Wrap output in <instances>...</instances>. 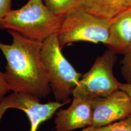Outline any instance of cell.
Wrapping results in <instances>:
<instances>
[{
    "label": "cell",
    "instance_id": "3957f363",
    "mask_svg": "<svg viewBox=\"0 0 131 131\" xmlns=\"http://www.w3.org/2000/svg\"><path fill=\"white\" fill-rule=\"evenodd\" d=\"M61 50L54 34L42 42L41 54L56 101L68 104L82 74L66 58Z\"/></svg>",
    "mask_w": 131,
    "mask_h": 131
},
{
    "label": "cell",
    "instance_id": "ba28073f",
    "mask_svg": "<svg viewBox=\"0 0 131 131\" xmlns=\"http://www.w3.org/2000/svg\"><path fill=\"white\" fill-rule=\"evenodd\" d=\"M55 114L56 131H72L90 126L92 122V100L73 97L69 107L57 111Z\"/></svg>",
    "mask_w": 131,
    "mask_h": 131
},
{
    "label": "cell",
    "instance_id": "4fadbf2b",
    "mask_svg": "<svg viewBox=\"0 0 131 131\" xmlns=\"http://www.w3.org/2000/svg\"><path fill=\"white\" fill-rule=\"evenodd\" d=\"M124 55L122 62V73L126 83L131 84V50Z\"/></svg>",
    "mask_w": 131,
    "mask_h": 131
},
{
    "label": "cell",
    "instance_id": "e0dca14e",
    "mask_svg": "<svg viewBox=\"0 0 131 131\" xmlns=\"http://www.w3.org/2000/svg\"></svg>",
    "mask_w": 131,
    "mask_h": 131
},
{
    "label": "cell",
    "instance_id": "7a4b0ae2",
    "mask_svg": "<svg viewBox=\"0 0 131 131\" xmlns=\"http://www.w3.org/2000/svg\"><path fill=\"white\" fill-rule=\"evenodd\" d=\"M64 17L53 14L42 0H29L20 8L12 10L0 21V29L12 30L43 42L57 33Z\"/></svg>",
    "mask_w": 131,
    "mask_h": 131
},
{
    "label": "cell",
    "instance_id": "8992f818",
    "mask_svg": "<svg viewBox=\"0 0 131 131\" xmlns=\"http://www.w3.org/2000/svg\"><path fill=\"white\" fill-rule=\"evenodd\" d=\"M65 104L56 101L43 104L33 95L13 92L0 100V121L7 109H18L23 110L28 117L31 124L29 131H38L41 123L51 118L58 109Z\"/></svg>",
    "mask_w": 131,
    "mask_h": 131
},
{
    "label": "cell",
    "instance_id": "5b68a950",
    "mask_svg": "<svg viewBox=\"0 0 131 131\" xmlns=\"http://www.w3.org/2000/svg\"><path fill=\"white\" fill-rule=\"evenodd\" d=\"M117 53L108 49L95 60L86 73L82 75L73 91V96L93 100L106 97L119 89L121 83L115 77L113 68Z\"/></svg>",
    "mask_w": 131,
    "mask_h": 131
},
{
    "label": "cell",
    "instance_id": "277c9868",
    "mask_svg": "<svg viewBox=\"0 0 131 131\" xmlns=\"http://www.w3.org/2000/svg\"><path fill=\"white\" fill-rule=\"evenodd\" d=\"M111 19H105L76 8L64 17L56 34L62 49L74 42L84 41L107 45Z\"/></svg>",
    "mask_w": 131,
    "mask_h": 131
},
{
    "label": "cell",
    "instance_id": "52a82bcc",
    "mask_svg": "<svg viewBox=\"0 0 131 131\" xmlns=\"http://www.w3.org/2000/svg\"><path fill=\"white\" fill-rule=\"evenodd\" d=\"M92 107V122L90 126L106 125L131 115V99L121 89L106 97L93 99Z\"/></svg>",
    "mask_w": 131,
    "mask_h": 131
},
{
    "label": "cell",
    "instance_id": "6da1fadb",
    "mask_svg": "<svg viewBox=\"0 0 131 131\" xmlns=\"http://www.w3.org/2000/svg\"><path fill=\"white\" fill-rule=\"evenodd\" d=\"M11 44L0 42V50L6 60L5 79L13 92L28 94L39 99L52 91L49 77L42 60V42L25 38L12 30Z\"/></svg>",
    "mask_w": 131,
    "mask_h": 131
},
{
    "label": "cell",
    "instance_id": "ac0fdd59",
    "mask_svg": "<svg viewBox=\"0 0 131 131\" xmlns=\"http://www.w3.org/2000/svg\"></svg>",
    "mask_w": 131,
    "mask_h": 131
},
{
    "label": "cell",
    "instance_id": "2e32d148",
    "mask_svg": "<svg viewBox=\"0 0 131 131\" xmlns=\"http://www.w3.org/2000/svg\"><path fill=\"white\" fill-rule=\"evenodd\" d=\"M119 89L124 91L129 96L131 100V84L128 83H121Z\"/></svg>",
    "mask_w": 131,
    "mask_h": 131
},
{
    "label": "cell",
    "instance_id": "9c48e42d",
    "mask_svg": "<svg viewBox=\"0 0 131 131\" xmlns=\"http://www.w3.org/2000/svg\"><path fill=\"white\" fill-rule=\"evenodd\" d=\"M107 46L116 53L131 51V7L111 19Z\"/></svg>",
    "mask_w": 131,
    "mask_h": 131
},
{
    "label": "cell",
    "instance_id": "9a60e30c",
    "mask_svg": "<svg viewBox=\"0 0 131 131\" xmlns=\"http://www.w3.org/2000/svg\"><path fill=\"white\" fill-rule=\"evenodd\" d=\"M9 86L5 79L4 73L0 71V100L9 91Z\"/></svg>",
    "mask_w": 131,
    "mask_h": 131
},
{
    "label": "cell",
    "instance_id": "8fae6325",
    "mask_svg": "<svg viewBox=\"0 0 131 131\" xmlns=\"http://www.w3.org/2000/svg\"><path fill=\"white\" fill-rule=\"evenodd\" d=\"M48 8L56 16L65 17L77 8L79 0H42Z\"/></svg>",
    "mask_w": 131,
    "mask_h": 131
},
{
    "label": "cell",
    "instance_id": "7c38bea8",
    "mask_svg": "<svg viewBox=\"0 0 131 131\" xmlns=\"http://www.w3.org/2000/svg\"><path fill=\"white\" fill-rule=\"evenodd\" d=\"M82 131H131V116L102 126H88Z\"/></svg>",
    "mask_w": 131,
    "mask_h": 131
},
{
    "label": "cell",
    "instance_id": "5bb4252c",
    "mask_svg": "<svg viewBox=\"0 0 131 131\" xmlns=\"http://www.w3.org/2000/svg\"><path fill=\"white\" fill-rule=\"evenodd\" d=\"M11 0H0V21L12 10Z\"/></svg>",
    "mask_w": 131,
    "mask_h": 131
},
{
    "label": "cell",
    "instance_id": "30bf717a",
    "mask_svg": "<svg viewBox=\"0 0 131 131\" xmlns=\"http://www.w3.org/2000/svg\"><path fill=\"white\" fill-rule=\"evenodd\" d=\"M131 5V0H79L77 8L101 18L112 19Z\"/></svg>",
    "mask_w": 131,
    "mask_h": 131
}]
</instances>
